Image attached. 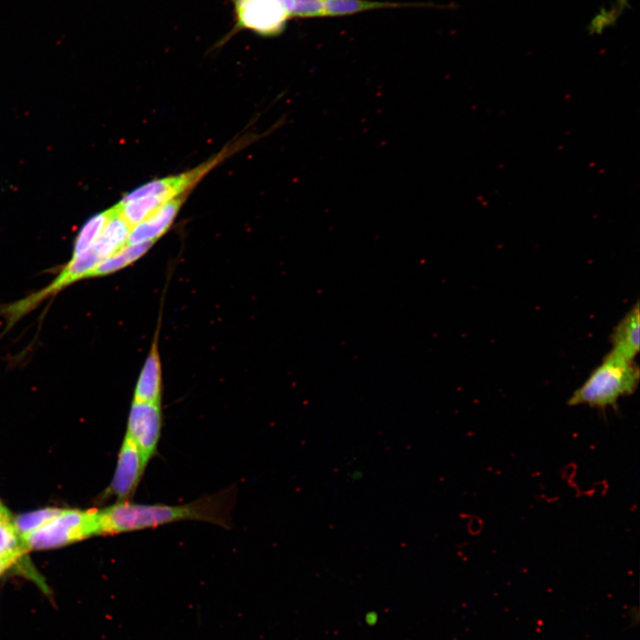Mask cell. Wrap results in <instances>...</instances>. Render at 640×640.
Segmentation results:
<instances>
[{
  "instance_id": "obj_13",
  "label": "cell",
  "mask_w": 640,
  "mask_h": 640,
  "mask_svg": "<svg viewBox=\"0 0 640 640\" xmlns=\"http://www.w3.org/2000/svg\"><path fill=\"white\" fill-rule=\"evenodd\" d=\"M326 16H344L369 10L396 8L399 6L421 5L370 0H323Z\"/></svg>"
},
{
  "instance_id": "obj_21",
  "label": "cell",
  "mask_w": 640,
  "mask_h": 640,
  "mask_svg": "<svg viewBox=\"0 0 640 640\" xmlns=\"http://www.w3.org/2000/svg\"><path fill=\"white\" fill-rule=\"evenodd\" d=\"M12 521V516L8 509L0 501V523Z\"/></svg>"
},
{
  "instance_id": "obj_8",
  "label": "cell",
  "mask_w": 640,
  "mask_h": 640,
  "mask_svg": "<svg viewBox=\"0 0 640 640\" xmlns=\"http://www.w3.org/2000/svg\"><path fill=\"white\" fill-rule=\"evenodd\" d=\"M220 157L213 159L205 164L201 165L197 169L187 172L185 173L152 180L143 186L132 190L127 194L119 204H125L130 201L150 196L162 197L168 202L190 188L202 177L209 169H211Z\"/></svg>"
},
{
  "instance_id": "obj_17",
  "label": "cell",
  "mask_w": 640,
  "mask_h": 640,
  "mask_svg": "<svg viewBox=\"0 0 640 640\" xmlns=\"http://www.w3.org/2000/svg\"><path fill=\"white\" fill-rule=\"evenodd\" d=\"M110 215V209L90 218L83 226L76 239L72 257L87 251L101 234Z\"/></svg>"
},
{
  "instance_id": "obj_1",
  "label": "cell",
  "mask_w": 640,
  "mask_h": 640,
  "mask_svg": "<svg viewBox=\"0 0 640 640\" xmlns=\"http://www.w3.org/2000/svg\"><path fill=\"white\" fill-rule=\"evenodd\" d=\"M234 500L235 491L225 490L176 506L118 501L98 510L100 535L144 530L184 520L204 521L228 528Z\"/></svg>"
},
{
  "instance_id": "obj_5",
  "label": "cell",
  "mask_w": 640,
  "mask_h": 640,
  "mask_svg": "<svg viewBox=\"0 0 640 640\" xmlns=\"http://www.w3.org/2000/svg\"><path fill=\"white\" fill-rule=\"evenodd\" d=\"M103 260L102 257L92 248H89L78 256L72 257L60 275L48 286L6 307L4 313L13 323L44 299L76 281L87 278L88 275Z\"/></svg>"
},
{
  "instance_id": "obj_18",
  "label": "cell",
  "mask_w": 640,
  "mask_h": 640,
  "mask_svg": "<svg viewBox=\"0 0 640 640\" xmlns=\"http://www.w3.org/2000/svg\"><path fill=\"white\" fill-rule=\"evenodd\" d=\"M28 550L16 532L12 521L0 523V557L23 556Z\"/></svg>"
},
{
  "instance_id": "obj_10",
  "label": "cell",
  "mask_w": 640,
  "mask_h": 640,
  "mask_svg": "<svg viewBox=\"0 0 640 640\" xmlns=\"http://www.w3.org/2000/svg\"><path fill=\"white\" fill-rule=\"evenodd\" d=\"M179 196L166 202L147 219L132 228L127 243H155L171 227L182 204Z\"/></svg>"
},
{
  "instance_id": "obj_9",
  "label": "cell",
  "mask_w": 640,
  "mask_h": 640,
  "mask_svg": "<svg viewBox=\"0 0 640 640\" xmlns=\"http://www.w3.org/2000/svg\"><path fill=\"white\" fill-rule=\"evenodd\" d=\"M639 329V301L636 300L614 326L610 339V352L626 361H635L640 349Z\"/></svg>"
},
{
  "instance_id": "obj_4",
  "label": "cell",
  "mask_w": 640,
  "mask_h": 640,
  "mask_svg": "<svg viewBox=\"0 0 640 640\" xmlns=\"http://www.w3.org/2000/svg\"><path fill=\"white\" fill-rule=\"evenodd\" d=\"M234 7L235 25L218 43L225 44L236 33L249 30L262 37L281 35L290 16L282 0H229Z\"/></svg>"
},
{
  "instance_id": "obj_12",
  "label": "cell",
  "mask_w": 640,
  "mask_h": 640,
  "mask_svg": "<svg viewBox=\"0 0 640 640\" xmlns=\"http://www.w3.org/2000/svg\"><path fill=\"white\" fill-rule=\"evenodd\" d=\"M153 244V242L127 243L116 253L101 261L88 277L103 276L126 268L147 253Z\"/></svg>"
},
{
  "instance_id": "obj_15",
  "label": "cell",
  "mask_w": 640,
  "mask_h": 640,
  "mask_svg": "<svg viewBox=\"0 0 640 640\" xmlns=\"http://www.w3.org/2000/svg\"><path fill=\"white\" fill-rule=\"evenodd\" d=\"M631 7L629 0H613L608 5L602 6L591 18L586 30L589 36L602 35L605 29L616 25L621 15Z\"/></svg>"
},
{
  "instance_id": "obj_14",
  "label": "cell",
  "mask_w": 640,
  "mask_h": 640,
  "mask_svg": "<svg viewBox=\"0 0 640 640\" xmlns=\"http://www.w3.org/2000/svg\"><path fill=\"white\" fill-rule=\"evenodd\" d=\"M166 202L160 196H150L138 198L116 206L120 215L132 228L147 219Z\"/></svg>"
},
{
  "instance_id": "obj_11",
  "label": "cell",
  "mask_w": 640,
  "mask_h": 640,
  "mask_svg": "<svg viewBox=\"0 0 640 640\" xmlns=\"http://www.w3.org/2000/svg\"><path fill=\"white\" fill-rule=\"evenodd\" d=\"M158 330L150 351L139 375L134 389V401L161 404L162 366L158 349Z\"/></svg>"
},
{
  "instance_id": "obj_7",
  "label": "cell",
  "mask_w": 640,
  "mask_h": 640,
  "mask_svg": "<svg viewBox=\"0 0 640 640\" xmlns=\"http://www.w3.org/2000/svg\"><path fill=\"white\" fill-rule=\"evenodd\" d=\"M147 465L138 448L125 435L108 492L116 497L118 501L130 500L136 492Z\"/></svg>"
},
{
  "instance_id": "obj_16",
  "label": "cell",
  "mask_w": 640,
  "mask_h": 640,
  "mask_svg": "<svg viewBox=\"0 0 640 640\" xmlns=\"http://www.w3.org/2000/svg\"><path fill=\"white\" fill-rule=\"evenodd\" d=\"M64 509L46 508L30 513L21 514L12 520L13 527L20 539L48 524Z\"/></svg>"
},
{
  "instance_id": "obj_20",
  "label": "cell",
  "mask_w": 640,
  "mask_h": 640,
  "mask_svg": "<svg viewBox=\"0 0 640 640\" xmlns=\"http://www.w3.org/2000/svg\"><path fill=\"white\" fill-rule=\"evenodd\" d=\"M22 556L12 555L4 557H0V575L3 574L6 570L12 566V564Z\"/></svg>"
},
{
  "instance_id": "obj_19",
  "label": "cell",
  "mask_w": 640,
  "mask_h": 640,
  "mask_svg": "<svg viewBox=\"0 0 640 640\" xmlns=\"http://www.w3.org/2000/svg\"><path fill=\"white\" fill-rule=\"evenodd\" d=\"M291 18L325 17L323 0H282Z\"/></svg>"
},
{
  "instance_id": "obj_3",
  "label": "cell",
  "mask_w": 640,
  "mask_h": 640,
  "mask_svg": "<svg viewBox=\"0 0 640 640\" xmlns=\"http://www.w3.org/2000/svg\"><path fill=\"white\" fill-rule=\"evenodd\" d=\"M100 535L98 511L64 509L40 529L24 536L21 540L28 550L59 548Z\"/></svg>"
},
{
  "instance_id": "obj_6",
  "label": "cell",
  "mask_w": 640,
  "mask_h": 640,
  "mask_svg": "<svg viewBox=\"0 0 640 640\" xmlns=\"http://www.w3.org/2000/svg\"><path fill=\"white\" fill-rule=\"evenodd\" d=\"M163 426L161 404L132 401L126 436L148 464L156 455Z\"/></svg>"
},
{
  "instance_id": "obj_2",
  "label": "cell",
  "mask_w": 640,
  "mask_h": 640,
  "mask_svg": "<svg viewBox=\"0 0 640 640\" xmlns=\"http://www.w3.org/2000/svg\"><path fill=\"white\" fill-rule=\"evenodd\" d=\"M640 370L635 361H626L608 352L586 380L571 395L569 406L588 405L606 409L633 394L639 384Z\"/></svg>"
}]
</instances>
